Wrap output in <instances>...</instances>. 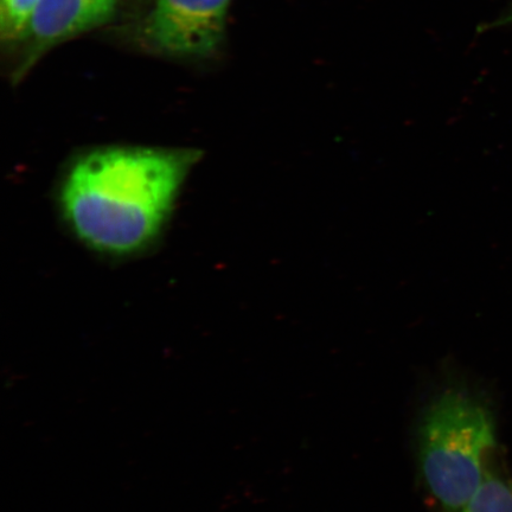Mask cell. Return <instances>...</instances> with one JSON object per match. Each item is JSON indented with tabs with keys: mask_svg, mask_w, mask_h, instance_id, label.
Returning <instances> with one entry per match:
<instances>
[{
	"mask_svg": "<svg viewBox=\"0 0 512 512\" xmlns=\"http://www.w3.org/2000/svg\"><path fill=\"white\" fill-rule=\"evenodd\" d=\"M201 158L189 147H88L60 172L57 213L87 251L112 261L139 258L162 240Z\"/></svg>",
	"mask_w": 512,
	"mask_h": 512,
	"instance_id": "1",
	"label": "cell"
},
{
	"mask_svg": "<svg viewBox=\"0 0 512 512\" xmlns=\"http://www.w3.org/2000/svg\"><path fill=\"white\" fill-rule=\"evenodd\" d=\"M495 444L494 419L471 395L447 390L428 407L420 428V464L445 512H462L475 496Z\"/></svg>",
	"mask_w": 512,
	"mask_h": 512,
	"instance_id": "2",
	"label": "cell"
},
{
	"mask_svg": "<svg viewBox=\"0 0 512 512\" xmlns=\"http://www.w3.org/2000/svg\"><path fill=\"white\" fill-rule=\"evenodd\" d=\"M232 0H156L138 28L150 53L179 60L209 59L226 38Z\"/></svg>",
	"mask_w": 512,
	"mask_h": 512,
	"instance_id": "3",
	"label": "cell"
},
{
	"mask_svg": "<svg viewBox=\"0 0 512 512\" xmlns=\"http://www.w3.org/2000/svg\"><path fill=\"white\" fill-rule=\"evenodd\" d=\"M117 5L118 0H38L19 38L24 48L12 81L21 82L51 49L111 22Z\"/></svg>",
	"mask_w": 512,
	"mask_h": 512,
	"instance_id": "4",
	"label": "cell"
},
{
	"mask_svg": "<svg viewBox=\"0 0 512 512\" xmlns=\"http://www.w3.org/2000/svg\"><path fill=\"white\" fill-rule=\"evenodd\" d=\"M462 512H512V483L488 472Z\"/></svg>",
	"mask_w": 512,
	"mask_h": 512,
	"instance_id": "5",
	"label": "cell"
},
{
	"mask_svg": "<svg viewBox=\"0 0 512 512\" xmlns=\"http://www.w3.org/2000/svg\"><path fill=\"white\" fill-rule=\"evenodd\" d=\"M37 3L38 0H11L10 4L0 11L3 40L19 41Z\"/></svg>",
	"mask_w": 512,
	"mask_h": 512,
	"instance_id": "6",
	"label": "cell"
},
{
	"mask_svg": "<svg viewBox=\"0 0 512 512\" xmlns=\"http://www.w3.org/2000/svg\"><path fill=\"white\" fill-rule=\"evenodd\" d=\"M11 0H0V11L4 10L10 4Z\"/></svg>",
	"mask_w": 512,
	"mask_h": 512,
	"instance_id": "7",
	"label": "cell"
}]
</instances>
